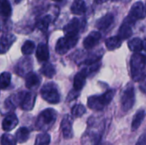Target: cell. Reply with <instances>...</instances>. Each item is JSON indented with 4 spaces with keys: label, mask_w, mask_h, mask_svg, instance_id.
I'll use <instances>...</instances> for the list:
<instances>
[{
    "label": "cell",
    "mask_w": 146,
    "mask_h": 145,
    "mask_svg": "<svg viewBox=\"0 0 146 145\" xmlns=\"http://www.w3.org/2000/svg\"><path fill=\"white\" fill-rule=\"evenodd\" d=\"M87 124V129L81 138L82 145H102L105 121H100L95 116H91Z\"/></svg>",
    "instance_id": "6da1fadb"
},
{
    "label": "cell",
    "mask_w": 146,
    "mask_h": 145,
    "mask_svg": "<svg viewBox=\"0 0 146 145\" xmlns=\"http://www.w3.org/2000/svg\"><path fill=\"white\" fill-rule=\"evenodd\" d=\"M130 71L132 79L140 82L145 77L146 56L141 53H133L130 59Z\"/></svg>",
    "instance_id": "7a4b0ae2"
},
{
    "label": "cell",
    "mask_w": 146,
    "mask_h": 145,
    "mask_svg": "<svg viewBox=\"0 0 146 145\" xmlns=\"http://www.w3.org/2000/svg\"><path fill=\"white\" fill-rule=\"evenodd\" d=\"M115 94V91L111 89L107 91L106 92L101 95H94L88 97L87 106L89 109L95 111H101L104 109L112 101L114 96Z\"/></svg>",
    "instance_id": "3957f363"
},
{
    "label": "cell",
    "mask_w": 146,
    "mask_h": 145,
    "mask_svg": "<svg viewBox=\"0 0 146 145\" xmlns=\"http://www.w3.org/2000/svg\"><path fill=\"white\" fill-rule=\"evenodd\" d=\"M57 117V113L53 109L43 110L36 121V128L38 131L46 132L50 130L55 124Z\"/></svg>",
    "instance_id": "277c9868"
},
{
    "label": "cell",
    "mask_w": 146,
    "mask_h": 145,
    "mask_svg": "<svg viewBox=\"0 0 146 145\" xmlns=\"http://www.w3.org/2000/svg\"><path fill=\"white\" fill-rule=\"evenodd\" d=\"M41 97L44 100L51 104H57L61 101V95L58 88L53 82L47 83L43 85L40 90Z\"/></svg>",
    "instance_id": "5b68a950"
},
{
    "label": "cell",
    "mask_w": 146,
    "mask_h": 145,
    "mask_svg": "<svg viewBox=\"0 0 146 145\" xmlns=\"http://www.w3.org/2000/svg\"><path fill=\"white\" fill-rule=\"evenodd\" d=\"M135 103V90L133 84L129 83L122 91L121 97V108L123 112H128Z\"/></svg>",
    "instance_id": "8992f818"
},
{
    "label": "cell",
    "mask_w": 146,
    "mask_h": 145,
    "mask_svg": "<svg viewBox=\"0 0 146 145\" xmlns=\"http://www.w3.org/2000/svg\"><path fill=\"white\" fill-rule=\"evenodd\" d=\"M79 40V35L77 36H64L59 38L56 44V52L59 55L66 54L70 49L74 48Z\"/></svg>",
    "instance_id": "52a82bcc"
},
{
    "label": "cell",
    "mask_w": 146,
    "mask_h": 145,
    "mask_svg": "<svg viewBox=\"0 0 146 145\" xmlns=\"http://www.w3.org/2000/svg\"><path fill=\"white\" fill-rule=\"evenodd\" d=\"M146 16V10L145 7L144 3L139 1L136 2L130 9V11L128 13L127 17L125 19V22L130 24L131 26L135 23L136 21L139 19H144Z\"/></svg>",
    "instance_id": "ba28073f"
},
{
    "label": "cell",
    "mask_w": 146,
    "mask_h": 145,
    "mask_svg": "<svg viewBox=\"0 0 146 145\" xmlns=\"http://www.w3.org/2000/svg\"><path fill=\"white\" fill-rule=\"evenodd\" d=\"M61 130L62 132V136L66 139H70L74 136L73 132V121L72 118L67 115L63 117L61 122Z\"/></svg>",
    "instance_id": "9c48e42d"
},
{
    "label": "cell",
    "mask_w": 146,
    "mask_h": 145,
    "mask_svg": "<svg viewBox=\"0 0 146 145\" xmlns=\"http://www.w3.org/2000/svg\"><path fill=\"white\" fill-rule=\"evenodd\" d=\"M101 33L98 31H93L90 32L83 41V45L86 50H92L93 49L100 41L101 39Z\"/></svg>",
    "instance_id": "30bf717a"
},
{
    "label": "cell",
    "mask_w": 146,
    "mask_h": 145,
    "mask_svg": "<svg viewBox=\"0 0 146 145\" xmlns=\"http://www.w3.org/2000/svg\"><path fill=\"white\" fill-rule=\"evenodd\" d=\"M90 75L87 68H84L81 71H80L78 73H76V75L74 76V90L77 91H80L84 85H86V78Z\"/></svg>",
    "instance_id": "8fae6325"
},
{
    "label": "cell",
    "mask_w": 146,
    "mask_h": 145,
    "mask_svg": "<svg viewBox=\"0 0 146 145\" xmlns=\"http://www.w3.org/2000/svg\"><path fill=\"white\" fill-rule=\"evenodd\" d=\"M80 27V21L78 18H74L64 26L63 31L66 36H77L79 35Z\"/></svg>",
    "instance_id": "7c38bea8"
},
{
    "label": "cell",
    "mask_w": 146,
    "mask_h": 145,
    "mask_svg": "<svg viewBox=\"0 0 146 145\" xmlns=\"http://www.w3.org/2000/svg\"><path fill=\"white\" fill-rule=\"evenodd\" d=\"M35 100H36V95L33 92H24L20 106L23 110L30 111L34 107Z\"/></svg>",
    "instance_id": "4fadbf2b"
},
{
    "label": "cell",
    "mask_w": 146,
    "mask_h": 145,
    "mask_svg": "<svg viewBox=\"0 0 146 145\" xmlns=\"http://www.w3.org/2000/svg\"><path fill=\"white\" fill-rule=\"evenodd\" d=\"M15 39L16 38L13 34L7 33L3 35L0 38V54L6 53L15 43Z\"/></svg>",
    "instance_id": "5bb4252c"
},
{
    "label": "cell",
    "mask_w": 146,
    "mask_h": 145,
    "mask_svg": "<svg viewBox=\"0 0 146 145\" xmlns=\"http://www.w3.org/2000/svg\"><path fill=\"white\" fill-rule=\"evenodd\" d=\"M31 69H32V61L30 58H27V57L21 59L18 62V64L15 68V71H16L17 74L21 75V76H23V75L26 76L28 73L32 72Z\"/></svg>",
    "instance_id": "9a60e30c"
},
{
    "label": "cell",
    "mask_w": 146,
    "mask_h": 145,
    "mask_svg": "<svg viewBox=\"0 0 146 145\" xmlns=\"http://www.w3.org/2000/svg\"><path fill=\"white\" fill-rule=\"evenodd\" d=\"M114 20V15L108 13L96 21V27L98 28V30H107L113 24Z\"/></svg>",
    "instance_id": "2e32d148"
},
{
    "label": "cell",
    "mask_w": 146,
    "mask_h": 145,
    "mask_svg": "<svg viewBox=\"0 0 146 145\" xmlns=\"http://www.w3.org/2000/svg\"><path fill=\"white\" fill-rule=\"evenodd\" d=\"M18 125V118L15 114H9L8 115L3 121L2 127L3 131L9 132L13 130L16 126Z\"/></svg>",
    "instance_id": "e0dca14e"
},
{
    "label": "cell",
    "mask_w": 146,
    "mask_h": 145,
    "mask_svg": "<svg viewBox=\"0 0 146 145\" xmlns=\"http://www.w3.org/2000/svg\"><path fill=\"white\" fill-rule=\"evenodd\" d=\"M36 57L38 61L40 62H44L49 60L50 52H49L48 46L45 44L41 43L38 45L36 49Z\"/></svg>",
    "instance_id": "ac0fdd59"
},
{
    "label": "cell",
    "mask_w": 146,
    "mask_h": 145,
    "mask_svg": "<svg viewBox=\"0 0 146 145\" xmlns=\"http://www.w3.org/2000/svg\"><path fill=\"white\" fill-rule=\"evenodd\" d=\"M41 79L38 75L33 72H30L26 75V87L27 89H34L38 87L40 84Z\"/></svg>",
    "instance_id": "d6986e66"
},
{
    "label": "cell",
    "mask_w": 146,
    "mask_h": 145,
    "mask_svg": "<svg viewBox=\"0 0 146 145\" xmlns=\"http://www.w3.org/2000/svg\"><path fill=\"white\" fill-rule=\"evenodd\" d=\"M145 115L146 112L145 109H139V111H137V113L133 116V119L131 124V130L133 132H135L139 128V126H141L142 122L145 120Z\"/></svg>",
    "instance_id": "ffe728a7"
},
{
    "label": "cell",
    "mask_w": 146,
    "mask_h": 145,
    "mask_svg": "<svg viewBox=\"0 0 146 145\" xmlns=\"http://www.w3.org/2000/svg\"><path fill=\"white\" fill-rule=\"evenodd\" d=\"M23 94H24V92H19V93H17V94L11 95V96L5 101V106H6L8 109H15L18 104L21 103V99H22V97H23Z\"/></svg>",
    "instance_id": "44dd1931"
},
{
    "label": "cell",
    "mask_w": 146,
    "mask_h": 145,
    "mask_svg": "<svg viewBox=\"0 0 146 145\" xmlns=\"http://www.w3.org/2000/svg\"><path fill=\"white\" fill-rule=\"evenodd\" d=\"M133 34V30H132V26L127 22H123L121 24V26H120L119 28V31H118V37L123 40V39H127V38H129Z\"/></svg>",
    "instance_id": "7402d4cb"
},
{
    "label": "cell",
    "mask_w": 146,
    "mask_h": 145,
    "mask_svg": "<svg viewBox=\"0 0 146 145\" xmlns=\"http://www.w3.org/2000/svg\"><path fill=\"white\" fill-rule=\"evenodd\" d=\"M71 11L74 15H83L86 11V5L84 0H74L71 6Z\"/></svg>",
    "instance_id": "603a6c76"
},
{
    "label": "cell",
    "mask_w": 146,
    "mask_h": 145,
    "mask_svg": "<svg viewBox=\"0 0 146 145\" xmlns=\"http://www.w3.org/2000/svg\"><path fill=\"white\" fill-rule=\"evenodd\" d=\"M128 48L134 53H139L144 49L143 40L139 38H133L130 39L127 43Z\"/></svg>",
    "instance_id": "cb8c5ba5"
},
{
    "label": "cell",
    "mask_w": 146,
    "mask_h": 145,
    "mask_svg": "<svg viewBox=\"0 0 146 145\" xmlns=\"http://www.w3.org/2000/svg\"><path fill=\"white\" fill-rule=\"evenodd\" d=\"M121 43H122V40L118 36L110 37V38H107L105 41L106 47L109 50H115L118 49L119 47H121Z\"/></svg>",
    "instance_id": "d4e9b609"
},
{
    "label": "cell",
    "mask_w": 146,
    "mask_h": 145,
    "mask_svg": "<svg viewBox=\"0 0 146 145\" xmlns=\"http://www.w3.org/2000/svg\"><path fill=\"white\" fill-rule=\"evenodd\" d=\"M29 135H30V132L27 127H21L20 129H18V131H16L15 138L18 143L24 144L28 140Z\"/></svg>",
    "instance_id": "484cf974"
},
{
    "label": "cell",
    "mask_w": 146,
    "mask_h": 145,
    "mask_svg": "<svg viewBox=\"0 0 146 145\" xmlns=\"http://www.w3.org/2000/svg\"><path fill=\"white\" fill-rule=\"evenodd\" d=\"M12 9L9 0H0V15L3 17H9L11 15Z\"/></svg>",
    "instance_id": "4316f807"
},
{
    "label": "cell",
    "mask_w": 146,
    "mask_h": 145,
    "mask_svg": "<svg viewBox=\"0 0 146 145\" xmlns=\"http://www.w3.org/2000/svg\"><path fill=\"white\" fill-rule=\"evenodd\" d=\"M40 72L42 74H44L47 78H52L56 74L55 67L51 63H49V62H46L42 66Z\"/></svg>",
    "instance_id": "83f0119b"
},
{
    "label": "cell",
    "mask_w": 146,
    "mask_h": 145,
    "mask_svg": "<svg viewBox=\"0 0 146 145\" xmlns=\"http://www.w3.org/2000/svg\"><path fill=\"white\" fill-rule=\"evenodd\" d=\"M50 22H51V16L50 15H45L43 18H41L39 21H38L36 26L39 30L45 32L48 29Z\"/></svg>",
    "instance_id": "f1b7e54d"
},
{
    "label": "cell",
    "mask_w": 146,
    "mask_h": 145,
    "mask_svg": "<svg viewBox=\"0 0 146 145\" xmlns=\"http://www.w3.org/2000/svg\"><path fill=\"white\" fill-rule=\"evenodd\" d=\"M11 82V74L8 72H3L0 74V90L9 87Z\"/></svg>",
    "instance_id": "f546056e"
},
{
    "label": "cell",
    "mask_w": 146,
    "mask_h": 145,
    "mask_svg": "<svg viewBox=\"0 0 146 145\" xmlns=\"http://www.w3.org/2000/svg\"><path fill=\"white\" fill-rule=\"evenodd\" d=\"M50 143V136L46 132H43L37 136L34 145H49Z\"/></svg>",
    "instance_id": "4dcf8cb0"
},
{
    "label": "cell",
    "mask_w": 146,
    "mask_h": 145,
    "mask_svg": "<svg viewBox=\"0 0 146 145\" xmlns=\"http://www.w3.org/2000/svg\"><path fill=\"white\" fill-rule=\"evenodd\" d=\"M34 50H35V44H34V43H33V41H31V40L26 41V42L23 44L22 47H21V52H22V54L25 55V56H28V55L33 54V51H34Z\"/></svg>",
    "instance_id": "1f68e13d"
},
{
    "label": "cell",
    "mask_w": 146,
    "mask_h": 145,
    "mask_svg": "<svg viewBox=\"0 0 146 145\" xmlns=\"http://www.w3.org/2000/svg\"><path fill=\"white\" fill-rule=\"evenodd\" d=\"M86 112V109L85 108L84 105L82 104H75L71 110V114L74 117L76 118H80L81 116H83Z\"/></svg>",
    "instance_id": "d6a6232c"
},
{
    "label": "cell",
    "mask_w": 146,
    "mask_h": 145,
    "mask_svg": "<svg viewBox=\"0 0 146 145\" xmlns=\"http://www.w3.org/2000/svg\"><path fill=\"white\" fill-rule=\"evenodd\" d=\"M16 139L10 134H3L1 138V145H16Z\"/></svg>",
    "instance_id": "836d02e7"
},
{
    "label": "cell",
    "mask_w": 146,
    "mask_h": 145,
    "mask_svg": "<svg viewBox=\"0 0 146 145\" xmlns=\"http://www.w3.org/2000/svg\"><path fill=\"white\" fill-rule=\"evenodd\" d=\"M80 95V91H77L73 89V91H71L68 96V98H67V101H73L74 100L75 98H77V97Z\"/></svg>",
    "instance_id": "e575fe53"
},
{
    "label": "cell",
    "mask_w": 146,
    "mask_h": 145,
    "mask_svg": "<svg viewBox=\"0 0 146 145\" xmlns=\"http://www.w3.org/2000/svg\"><path fill=\"white\" fill-rule=\"evenodd\" d=\"M135 145H146V133L142 134L138 139Z\"/></svg>",
    "instance_id": "d590c367"
},
{
    "label": "cell",
    "mask_w": 146,
    "mask_h": 145,
    "mask_svg": "<svg viewBox=\"0 0 146 145\" xmlns=\"http://www.w3.org/2000/svg\"><path fill=\"white\" fill-rule=\"evenodd\" d=\"M139 89L143 93L146 94V76L139 82Z\"/></svg>",
    "instance_id": "8d00e7d4"
},
{
    "label": "cell",
    "mask_w": 146,
    "mask_h": 145,
    "mask_svg": "<svg viewBox=\"0 0 146 145\" xmlns=\"http://www.w3.org/2000/svg\"><path fill=\"white\" fill-rule=\"evenodd\" d=\"M108 0H95V2L97 3H98V4H100V3H104V2H107Z\"/></svg>",
    "instance_id": "74e56055"
},
{
    "label": "cell",
    "mask_w": 146,
    "mask_h": 145,
    "mask_svg": "<svg viewBox=\"0 0 146 145\" xmlns=\"http://www.w3.org/2000/svg\"><path fill=\"white\" fill-rule=\"evenodd\" d=\"M143 44H144V50L146 51V39L145 41H143Z\"/></svg>",
    "instance_id": "f35d334b"
},
{
    "label": "cell",
    "mask_w": 146,
    "mask_h": 145,
    "mask_svg": "<svg viewBox=\"0 0 146 145\" xmlns=\"http://www.w3.org/2000/svg\"><path fill=\"white\" fill-rule=\"evenodd\" d=\"M53 1H56V2H59V1H61V0H53Z\"/></svg>",
    "instance_id": "ab89813d"
},
{
    "label": "cell",
    "mask_w": 146,
    "mask_h": 145,
    "mask_svg": "<svg viewBox=\"0 0 146 145\" xmlns=\"http://www.w3.org/2000/svg\"><path fill=\"white\" fill-rule=\"evenodd\" d=\"M145 10H146V7H145Z\"/></svg>",
    "instance_id": "60d3db41"
},
{
    "label": "cell",
    "mask_w": 146,
    "mask_h": 145,
    "mask_svg": "<svg viewBox=\"0 0 146 145\" xmlns=\"http://www.w3.org/2000/svg\"><path fill=\"white\" fill-rule=\"evenodd\" d=\"M114 1H115V0H114Z\"/></svg>",
    "instance_id": "b9f144b4"
}]
</instances>
